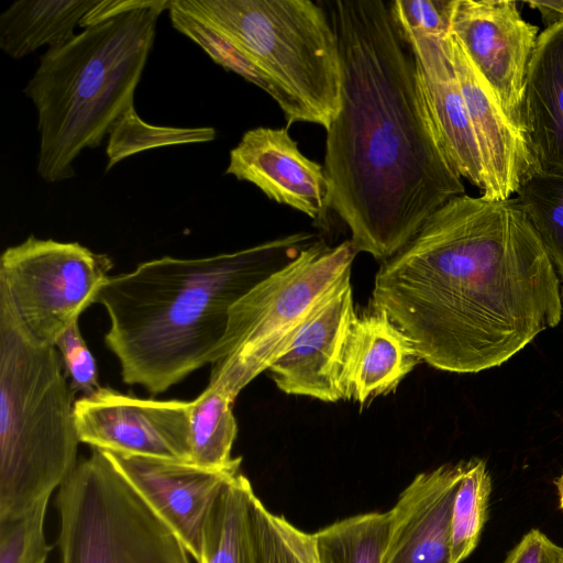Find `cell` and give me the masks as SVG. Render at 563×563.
<instances>
[{"instance_id":"obj_1","label":"cell","mask_w":563,"mask_h":563,"mask_svg":"<svg viewBox=\"0 0 563 563\" xmlns=\"http://www.w3.org/2000/svg\"><path fill=\"white\" fill-rule=\"evenodd\" d=\"M385 312L440 371L503 365L562 318L558 273L515 197L460 195L375 275Z\"/></svg>"},{"instance_id":"obj_2","label":"cell","mask_w":563,"mask_h":563,"mask_svg":"<svg viewBox=\"0 0 563 563\" xmlns=\"http://www.w3.org/2000/svg\"><path fill=\"white\" fill-rule=\"evenodd\" d=\"M322 4L342 67L341 109L327 131L323 165L330 209L347 225L356 253L383 263L465 187L441 145L390 2Z\"/></svg>"},{"instance_id":"obj_3","label":"cell","mask_w":563,"mask_h":563,"mask_svg":"<svg viewBox=\"0 0 563 563\" xmlns=\"http://www.w3.org/2000/svg\"><path fill=\"white\" fill-rule=\"evenodd\" d=\"M298 232L231 253L164 256L109 276L96 302L107 311V347L122 380L158 395L213 364L231 307L318 240Z\"/></svg>"},{"instance_id":"obj_4","label":"cell","mask_w":563,"mask_h":563,"mask_svg":"<svg viewBox=\"0 0 563 563\" xmlns=\"http://www.w3.org/2000/svg\"><path fill=\"white\" fill-rule=\"evenodd\" d=\"M169 4L151 0L41 56L23 92L37 112L36 170L45 181L73 178L78 155L101 145L113 123L134 107L158 18Z\"/></svg>"},{"instance_id":"obj_5","label":"cell","mask_w":563,"mask_h":563,"mask_svg":"<svg viewBox=\"0 0 563 563\" xmlns=\"http://www.w3.org/2000/svg\"><path fill=\"white\" fill-rule=\"evenodd\" d=\"M63 366L0 286V520L51 497L78 463L75 391Z\"/></svg>"},{"instance_id":"obj_6","label":"cell","mask_w":563,"mask_h":563,"mask_svg":"<svg viewBox=\"0 0 563 563\" xmlns=\"http://www.w3.org/2000/svg\"><path fill=\"white\" fill-rule=\"evenodd\" d=\"M249 54L325 131L341 109L339 42L322 2L174 0Z\"/></svg>"},{"instance_id":"obj_7","label":"cell","mask_w":563,"mask_h":563,"mask_svg":"<svg viewBox=\"0 0 563 563\" xmlns=\"http://www.w3.org/2000/svg\"><path fill=\"white\" fill-rule=\"evenodd\" d=\"M356 254L350 240L329 246L318 239L240 298L229 311L207 387L234 400L268 371L313 308L351 277Z\"/></svg>"},{"instance_id":"obj_8","label":"cell","mask_w":563,"mask_h":563,"mask_svg":"<svg viewBox=\"0 0 563 563\" xmlns=\"http://www.w3.org/2000/svg\"><path fill=\"white\" fill-rule=\"evenodd\" d=\"M60 563H189V553L103 451L58 488Z\"/></svg>"},{"instance_id":"obj_9","label":"cell","mask_w":563,"mask_h":563,"mask_svg":"<svg viewBox=\"0 0 563 563\" xmlns=\"http://www.w3.org/2000/svg\"><path fill=\"white\" fill-rule=\"evenodd\" d=\"M113 264L78 242L30 235L4 250L0 257V286L30 334L55 346L81 312L96 302Z\"/></svg>"},{"instance_id":"obj_10","label":"cell","mask_w":563,"mask_h":563,"mask_svg":"<svg viewBox=\"0 0 563 563\" xmlns=\"http://www.w3.org/2000/svg\"><path fill=\"white\" fill-rule=\"evenodd\" d=\"M191 406L101 387L75 401V422L80 442L91 448L190 463Z\"/></svg>"},{"instance_id":"obj_11","label":"cell","mask_w":563,"mask_h":563,"mask_svg":"<svg viewBox=\"0 0 563 563\" xmlns=\"http://www.w3.org/2000/svg\"><path fill=\"white\" fill-rule=\"evenodd\" d=\"M522 132L521 104L539 29L509 0H452L450 29ZM523 134V133H522Z\"/></svg>"},{"instance_id":"obj_12","label":"cell","mask_w":563,"mask_h":563,"mask_svg":"<svg viewBox=\"0 0 563 563\" xmlns=\"http://www.w3.org/2000/svg\"><path fill=\"white\" fill-rule=\"evenodd\" d=\"M103 452L197 561L210 508L240 470L214 471L188 462Z\"/></svg>"},{"instance_id":"obj_13","label":"cell","mask_w":563,"mask_h":563,"mask_svg":"<svg viewBox=\"0 0 563 563\" xmlns=\"http://www.w3.org/2000/svg\"><path fill=\"white\" fill-rule=\"evenodd\" d=\"M225 174L255 185L269 199L320 225L327 222L331 187L324 167L299 151L287 128L247 130L230 151Z\"/></svg>"},{"instance_id":"obj_14","label":"cell","mask_w":563,"mask_h":563,"mask_svg":"<svg viewBox=\"0 0 563 563\" xmlns=\"http://www.w3.org/2000/svg\"><path fill=\"white\" fill-rule=\"evenodd\" d=\"M356 316L349 277L313 308L288 350L268 368L277 388L324 402L340 401V358Z\"/></svg>"},{"instance_id":"obj_15","label":"cell","mask_w":563,"mask_h":563,"mask_svg":"<svg viewBox=\"0 0 563 563\" xmlns=\"http://www.w3.org/2000/svg\"><path fill=\"white\" fill-rule=\"evenodd\" d=\"M466 461L418 474L390 509L383 563H453L452 508Z\"/></svg>"},{"instance_id":"obj_16","label":"cell","mask_w":563,"mask_h":563,"mask_svg":"<svg viewBox=\"0 0 563 563\" xmlns=\"http://www.w3.org/2000/svg\"><path fill=\"white\" fill-rule=\"evenodd\" d=\"M466 110L482 153L488 200H506L534 176L522 132L510 121L460 41L446 35Z\"/></svg>"},{"instance_id":"obj_17","label":"cell","mask_w":563,"mask_h":563,"mask_svg":"<svg viewBox=\"0 0 563 563\" xmlns=\"http://www.w3.org/2000/svg\"><path fill=\"white\" fill-rule=\"evenodd\" d=\"M399 27L412 48L427 107L441 145L459 175L483 196L487 189L485 167L452 63L448 33L438 35Z\"/></svg>"},{"instance_id":"obj_18","label":"cell","mask_w":563,"mask_h":563,"mask_svg":"<svg viewBox=\"0 0 563 563\" xmlns=\"http://www.w3.org/2000/svg\"><path fill=\"white\" fill-rule=\"evenodd\" d=\"M422 362L411 340L383 311L356 316L340 358L341 400L360 406L393 393Z\"/></svg>"},{"instance_id":"obj_19","label":"cell","mask_w":563,"mask_h":563,"mask_svg":"<svg viewBox=\"0 0 563 563\" xmlns=\"http://www.w3.org/2000/svg\"><path fill=\"white\" fill-rule=\"evenodd\" d=\"M521 129L534 176L563 178V22L539 35L523 87Z\"/></svg>"},{"instance_id":"obj_20","label":"cell","mask_w":563,"mask_h":563,"mask_svg":"<svg viewBox=\"0 0 563 563\" xmlns=\"http://www.w3.org/2000/svg\"><path fill=\"white\" fill-rule=\"evenodd\" d=\"M261 505L249 478L233 475L210 508L197 563H262Z\"/></svg>"},{"instance_id":"obj_21","label":"cell","mask_w":563,"mask_h":563,"mask_svg":"<svg viewBox=\"0 0 563 563\" xmlns=\"http://www.w3.org/2000/svg\"><path fill=\"white\" fill-rule=\"evenodd\" d=\"M100 0H18L0 14V48L14 59L71 40Z\"/></svg>"},{"instance_id":"obj_22","label":"cell","mask_w":563,"mask_h":563,"mask_svg":"<svg viewBox=\"0 0 563 563\" xmlns=\"http://www.w3.org/2000/svg\"><path fill=\"white\" fill-rule=\"evenodd\" d=\"M169 18L174 29L189 37L218 65L233 71L264 90L282 109L287 129L296 122H309L301 104L279 86L255 60L211 23L198 18L170 0Z\"/></svg>"},{"instance_id":"obj_23","label":"cell","mask_w":563,"mask_h":563,"mask_svg":"<svg viewBox=\"0 0 563 563\" xmlns=\"http://www.w3.org/2000/svg\"><path fill=\"white\" fill-rule=\"evenodd\" d=\"M234 400L206 387L192 400L190 412V463L207 470H240L242 459L231 455L238 434Z\"/></svg>"},{"instance_id":"obj_24","label":"cell","mask_w":563,"mask_h":563,"mask_svg":"<svg viewBox=\"0 0 563 563\" xmlns=\"http://www.w3.org/2000/svg\"><path fill=\"white\" fill-rule=\"evenodd\" d=\"M390 510L349 517L313 533L317 563H383Z\"/></svg>"},{"instance_id":"obj_25","label":"cell","mask_w":563,"mask_h":563,"mask_svg":"<svg viewBox=\"0 0 563 563\" xmlns=\"http://www.w3.org/2000/svg\"><path fill=\"white\" fill-rule=\"evenodd\" d=\"M492 479L481 459L466 461L452 508V561L461 563L476 548L487 520Z\"/></svg>"},{"instance_id":"obj_26","label":"cell","mask_w":563,"mask_h":563,"mask_svg":"<svg viewBox=\"0 0 563 563\" xmlns=\"http://www.w3.org/2000/svg\"><path fill=\"white\" fill-rule=\"evenodd\" d=\"M213 128L158 126L143 121L132 107L111 126L108 134L106 172L140 152L167 145L205 143L216 139Z\"/></svg>"},{"instance_id":"obj_27","label":"cell","mask_w":563,"mask_h":563,"mask_svg":"<svg viewBox=\"0 0 563 563\" xmlns=\"http://www.w3.org/2000/svg\"><path fill=\"white\" fill-rule=\"evenodd\" d=\"M515 198L563 279V178L533 176Z\"/></svg>"},{"instance_id":"obj_28","label":"cell","mask_w":563,"mask_h":563,"mask_svg":"<svg viewBox=\"0 0 563 563\" xmlns=\"http://www.w3.org/2000/svg\"><path fill=\"white\" fill-rule=\"evenodd\" d=\"M49 497L26 511L0 520V563H46L52 547L44 522Z\"/></svg>"},{"instance_id":"obj_29","label":"cell","mask_w":563,"mask_h":563,"mask_svg":"<svg viewBox=\"0 0 563 563\" xmlns=\"http://www.w3.org/2000/svg\"><path fill=\"white\" fill-rule=\"evenodd\" d=\"M262 563H317L313 534L260 507Z\"/></svg>"},{"instance_id":"obj_30","label":"cell","mask_w":563,"mask_h":563,"mask_svg":"<svg viewBox=\"0 0 563 563\" xmlns=\"http://www.w3.org/2000/svg\"><path fill=\"white\" fill-rule=\"evenodd\" d=\"M57 349L74 391L90 395L101 388L97 362L75 321L57 340Z\"/></svg>"},{"instance_id":"obj_31","label":"cell","mask_w":563,"mask_h":563,"mask_svg":"<svg viewBox=\"0 0 563 563\" xmlns=\"http://www.w3.org/2000/svg\"><path fill=\"white\" fill-rule=\"evenodd\" d=\"M390 10L400 26L430 34H446L450 29L452 0H396Z\"/></svg>"},{"instance_id":"obj_32","label":"cell","mask_w":563,"mask_h":563,"mask_svg":"<svg viewBox=\"0 0 563 563\" xmlns=\"http://www.w3.org/2000/svg\"><path fill=\"white\" fill-rule=\"evenodd\" d=\"M503 563H563V548L540 530L531 529L510 550Z\"/></svg>"},{"instance_id":"obj_33","label":"cell","mask_w":563,"mask_h":563,"mask_svg":"<svg viewBox=\"0 0 563 563\" xmlns=\"http://www.w3.org/2000/svg\"><path fill=\"white\" fill-rule=\"evenodd\" d=\"M151 0H100L81 20L79 26L85 29L98 25L122 13L144 7Z\"/></svg>"},{"instance_id":"obj_34","label":"cell","mask_w":563,"mask_h":563,"mask_svg":"<svg viewBox=\"0 0 563 563\" xmlns=\"http://www.w3.org/2000/svg\"><path fill=\"white\" fill-rule=\"evenodd\" d=\"M527 4L540 13L545 29L563 22V0L528 1Z\"/></svg>"},{"instance_id":"obj_35","label":"cell","mask_w":563,"mask_h":563,"mask_svg":"<svg viewBox=\"0 0 563 563\" xmlns=\"http://www.w3.org/2000/svg\"><path fill=\"white\" fill-rule=\"evenodd\" d=\"M554 484H555V488H556V493H558L559 506H560L561 510L563 511V472L555 479Z\"/></svg>"},{"instance_id":"obj_36","label":"cell","mask_w":563,"mask_h":563,"mask_svg":"<svg viewBox=\"0 0 563 563\" xmlns=\"http://www.w3.org/2000/svg\"><path fill=\"white\" fill-rule=\"evenodd\" d=\"M561 298H562V316H563V288L561 290Z\"/></svg>"}]
</instances>
